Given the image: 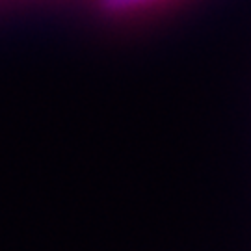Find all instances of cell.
<instances>
[{
  "label": "cell",
  "mask_w": 251,
  "mask_h": 251,
  "mask_svg": "<svg viewBox=\"0 0 251 251\" xmlns=\"http://www.w3.org/2000/svg\"><path fill=\"white\" fill-rule=\"evenodd\" d=\"M158 0H100V6L106 13L121 15V13H130L136 9H142L144 6L154 4Z\"/></svg>",
  "instance_id": "1"
}]
</instances>
